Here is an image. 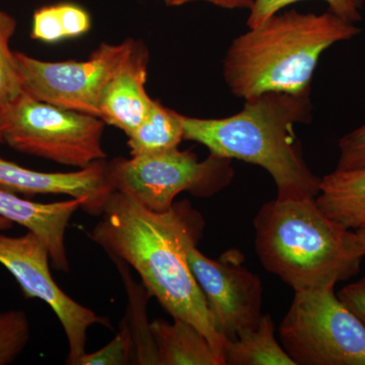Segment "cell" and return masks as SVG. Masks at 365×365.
<instances>
[{
  "label": "cell",
  "instance_id": "9",
  "mask_svg": "<svg viewBox=\"0 0 365 365\" xmlns=\"http://www.w3.org/2000/svg\"><path fill=\"white\" fill-rule=\"evenodd\" d=\"M0 264L16 278L26 299L43 300L51 307L68 341L66 364L76 365L86 353L88 329L97 324L108 325L107 319L72 299L57 285L50 271L49 252L34 232L28 230L21 237L0 232Z\"/></svg>",
  "mask_w": 365,
  "mask_h": 365
},
{
  "label": "cell",
  "instance_id": "2",
  "mask_svg": "<svg viewBox=\"0 0 365 365\" xmlns=\"http://www.w3.org/2000/svg\"><path fill=\"white\" fill-rule=\"evenodd\" d=\"M312 116L309 95L265 93L245 101L237 114L202 119L180 114L185 140L210 153L258 165L270 175L278 198H316L321 178L302 155L295 127Z\"/></svg>",
  "mask_w": 365,
  "mask_h": 365
},
{
  "label": "cell",
  "instance_id": "5",
  "mask_svg": "<svg viewBox=\"0 0 365 365\" xmlns=\"http://www.w3.org/2000/svg\"><path fill=\"white\" fill-rule=\"evenodd\" d=\"M104 126L101 118L48 104L26 91L0 113L2 143L19 153L79 169L107 158Z\"/></svg>",
  "mask_w": 365,
  "mask_h": 365
},
{
  "label": "cell",
  "instance_id": "24",
  "mask_svg": "<svg viewBox=\"0 0 365 365\" xmlns=\"http://www.w3.org/2000/svg\"><path fill=\"white\" fill-rule=\"evenodd\" d=\"M338 297L365 325V275L343 287Z\"/></svg>",
  "mask_w": 365,
  "mask_h": 365
},
{
  "label": "cell",
  "instance_id": "20",
  "mask_svg": "<svg viewBox=\"0 0 365 365\" xmlns=\"http://www.w3.org/2000/svg\"><path fill=\"white\" fill-rule=\"evenodd\" d=\"M299 1H304V0H255L254 6L250 9L247 25L249 28L259 25L273 14L279 13L285 7ZM321 1L328 4L329 11L345 20L354 24L361 20L365 0H321Z\"/></svg>",
  "mask_w": 365,
  "mask_h": 365
},
{
  "label": "cell",
  "instance_id": "3",
  "mask_svg": "<svg viewBox=\"0 0 365 365\" xmlns=\"http://www.w3.org/2000/svg\"><path fill=\"white\" fill-rule=\"evenodd\" d=\"M359 33L354 23L330 11H279L232 41L223 78L230 93L245 101L265 93L311 95L323 53Z\"/></svg>",
  "mask_w": 365,
  "mask_h": 365
},
{
  "label": "cell",
  "instance_id": "17",
  "mask_svg": "<svg viewBox=\"0 0 365 365\" xmlns=\"http://www.w3.org/2000/svg\"><path fill=\"white\" fill-rule=\"evenodd\" d=\"M127 136L131 157L175 150L185 140L179 113L158 100H153L143 121Z\"/></svg>",
  "mask_w": 365,
  "mask_h": 365
},
{
  "label": "cell",
  "instance_id": "11",
  "mask_svg": "<svg viewBox=\"0 0 365 365\" xmlns=\"http://www.w3.org/2000/svg\"><path fill=\"white\" fill-rule=\"evenodd\" d=\"M0 189L14 194L66 195L83 201V210L101 216L113 192L106 160L76 172L44 173L26 169L0 158Z\"/></svg>",
  "mask_w": 365,
  "mask_h": 365
},
{
  "label": "cell",
  "instance_id": "4",
  "mask_svg": "<svg viewBox=\"0 0 365 365\" xmlns=\"http://www.w3.org/2000/svg\"><path fill=\"white\" fill-rule=\"evenodd\" d=\"M262 266L294 292L336 287L359 272L364 258L354 230L331 220L316 198H278L254 218Z\"/></svg>",
  "mask_w": 365,
  "mask_h": 365
},
{
  "label": "cell",
  "instance_id": "18",
  "mask_svg": "<svg viewBox=\"0 0 365 365\" xmlns=\"http://www.w3.org/2000/svg\"><path fill=\"white\" fill-rule=\"evenodd\" d=\"M16 26V19L0 9V113L25 93L16 55L9 47Z\"/></svg>",
  "mask_w": 365,
  "mask_h": 365
},
{
  "label": "cell",
  "instance_id": "27",
  "mask_svg": "<svg viewBox=\"0 0 365 365\" xmlns=\"http://www.w3.org/2000/svg\"><path fill=\"white\" fill-rule=\"evenodd\" d=\"M14 223L11 220H6V218L0 216V232H4V230H11L13 228Z\"/></svg>",
  "mask_w": 365,
  "mask_h": 365
},
{
  "label": "cell",
  "instance_id": "23",
  "mask_svg": "<svg viewBox=\"0 0 365 365\" xmlns=\"http://www.w3.org/2000/svg\"><path fill=\"white\" fill-rule=\"evenodd\" d=\"M339 160L337 170L365 168V123L341 137L338 143Z\"/></svg>",
  "mask_w": 365,
  "mask_h": 365
},
{
  "label": "cell",
  "instance_id": "1",
  "mask_svg": "<svg viewBox=\"0 0 365 365\" xmlns=\"http://www.w3.org/2000/svg\"><path fill=\"white\" fill-rule=\"evenodd\" d=\"M101 216L91 232L93 241L112 259L130 265L150 297H155L173 319H184L198 329L225 365L227 341L216 330L187 259L189 247L202 237V215L189 201L155 212L114 191Z\"/></svg>",
  "mask_w": 365,
  "mask_h": 365
},
{
  "label": "cell",
  "instance_id": "15",
  "mask_svg": "<svg viewBox=\"0 0 365 365\" xmlns=\"http://www.w3.org/2000/svg\"><path fill=\"white\" fill-rule=\"evenodd\" d=\"M150 331L158 365H222L207 338L184 319H155Z\"/></svg>",
  "mask_w": 365,
  "mask_h": 365
},
{
  "label": "cell",
  "instance_id": "10",
  "mask_svg": "<svg viewBox=\"0 0 365 365\" xmlns=\"http://www.w3.org/2000/svg\"><path fill=\"white\" fill-rule=\"evenodd\" d=\"M187 259L223 339L234 341L258 326L263 316V285L259 276L245 266L241 251L228 250L215 260L192 245Z\"/></svg>",
  "mask_w": 365,
  "mask_h": 365
},
{
  "label": "cell",
  "instance_id": "19",
  "mask_svg": "<svg viewBox=\"0 0 365 365\" xmlns=\"http://www.w3.org/2000/svg\"><path fill=\"white\" fill-rule=\"evenodd\" d=\"M30 338V321L25 312H0V365L16 361L26 349Z\"/></svg>",
  "mask_w": 365,
  "mask_h": 365
},
{
  "label": "cell",
  "instance_id": "12",
  "mask_svg": "<svg viewBox=\"0 0 365 365\" xmlns=\"http://www.w3.org/2000/svg\"><path fill=\"white\" fill-rule=\"evenodd\" d=\"M148 62L150 52L145 44L134 41L101 97L98 118L126 135L140 125L153 103L145 88Z\"/></svg>",
  "mask_w": 365,
  "mask_h": 365
},
{
  "label": "cell",
  "instance_id": "7",
  "mask_svg": "<svg viewBox=\"0 0 365 365\" xmlns=\"http://www.w3.org/2000/svg\"><path fill=\"white\" fill-rule=\"evenodd\" d=\"M108 174L115 191L148 210L165 212L182 192L210 197L227 188L235 170L232 160L210 153L206 160H199L195 153L178 148L115 158L108 163Z\"/></svg>",
  "mask_w": 365,
  "mask_h": 365
},
{
  "label": "cell",
  "instance_id": "25",
  "mask_svg": "<svg viewBox=\"0 0 365 365\" xmlns=\"http://www.w3.org/2000/svg\"><path fill=\"white\" fill-rule=\"evenodd\" d=\"M165 6L176 7L191 4V2L203 1L213 4L225 9H251L255 0H163Z\"/></svg>",
  "mask_w": 365,
  "mask_h": 365
},
{
  "label": "cell",
  "instance_id": "13",
  "mask_svg": "<svg viewBox=\"0 0 365 365\" xmlns=\"http://www.w3.org/2000/svg\"><path fill=\"white\" fill-rule=\"evenodd\" d=\"M83 204L76 198L52 203L34 202L0 189V216L37 235L49 252L53 267L59 272H69L66 230L72 216Z\"/></svg>",
  "mask_w": 365,
  "mask_h": 365
},
{
  "label": "cell",
  "instance_id": "14",
  "mask_svg": "<svg viewBox=\"0 0 365 365\" xmlns=\"http://www.w3.org/2000/svg\"><path fill=\"white\" fill-rule=\"evenodd\" d=\"M316 202L331 220L348 230L365 227V168L335 170L321 178Z\"/></svg>",
  "mask_w": 365,
  "mask_h": 365
},
{
  "label": "cell",
  "instance_id": "22",
  "mask_svg": "<svg viewBox=\"0 0 365 365\" xmlns=\"http://www.w3.org/2000/svg\"><path fill=\"white\" fill-rule=\"evenodd\" d=\"M31 37L47 44L69 39L66 18L60 4L40 7L34 13Z\"/></svg>",
  "mask_w": 365,
  "mask_h": 365
},
{
  "label": "cell",
  "instance_id": "16",
  "mask_svg": "<svg viewBox=\"0 0 365 365\" xmlns=\"http://www.w3.org/2000/svg\"><path fill=\"white\" fill-rule=\"evenodd\" d=\"M225 365H295L275 337L271 314L262 316L258 326L227 341L223 348Z\"/></svg>",
  "mask_w": 365,
  "mask_h": 365
},
{
  "label": "cell",
  "instance_id": "28",
  "mask_svg": "<svg viewBox=\"0 0 365 365\" xmlns=\"http://www.w3.org/2000/svg\"><path fill=\"white\" fill-rule=\"evenodd\" d=\"M0 143H2V137H1V134H0Z\"/></svg>",
  "mask_w": 365,
  "mask_h": 365
},
{
  "label": "cell",
  "instance_id": "6",
  "mask_svg": "<svg viewBox=\"0 0 365 365\" xmlns=\"http://www.w3.org/2000/svg\"><path fill=\"white\" fill-rule=\"evenodd\" d=\"M279 337L295 365H365L364 323L335 287L294 292Z\"/></svg>",
  "mask_w": 365,
  "mask_h": 365
},
{
  "label": "cell",
  "instance_id": "8",
  "mask_svg": "<svg viewBox=\"0 0 365 365\" xmlns=\"http://www.w3.org/2000/svg\"><path fill=\"white\" fill-rule=\"evenodd\" d=\"M102 43L83 61L49 62L14 52L24 90L31 97L71 111L98 117L106 86L134 43Z\"/></svg>",
  "mask_w": 365,
  "mask_h": 365
},
{
  "label": "cell",
  "instance_id": "26",
  "mask_svg": "<svg viewBox=\"0 0 365 365\" xmlns=\"http://www.w3.org/2000/svg\"><path fill=\"white\" fill-rule=\"evenodd\" d=\"M354 232L356 235L357 244H359L360 251H361L365 258V227L354 230Z\"/></svg>",
  "mask_w": 365,
  "mask_h": 365
},
{
  "label": "cell",
  "instance_id": "21",
  "mask_svg": "<svg viewBox=\"0 0 365 365\" xmlns=\"http://www.w3.org/2000/svg\"><path fill=\"white\" fill-rule=\"evenodd\" d=\"M135 360V343L128 317L120 323V330L111 342L98 351L86 353L76 365H127Z\"/></svg>",
  "mask_w": 365,
  "mask_h": 365
}]
</instances>
